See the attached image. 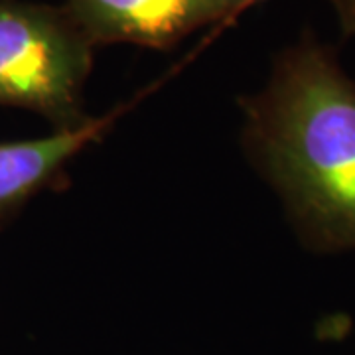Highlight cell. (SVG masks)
<instances>
[{
  "mask_svg": "<svg viewBox=\"0 0 355 355\" xmlns=\"http://www.w3.org/2000/svg\"><path fill=\"white\" fill-rule=\"evenodd\" d=\"M345 36L355 38V0H328Z\"/></svg>",
  "mask_w": 355,
  "mask_h": 355,
  "instance_id": "obj_5",
  "label": "cell"
},
{
  "mask_svg": "<svg viewBox=\"0 0 355 355\" xmlns=\"http://www.w3.org/2000/svg\"><path fill=\"white\" fill-rule=\"evenodd\" d=\"M93 60L95 46L64 6L0 0V105L42 114L55 130L81 127Z\"/></svg>",
  "mask_w": 355,
  "mask_h": 355,
  "instance_id": "obj_2",
  "label": "cell"
},
{
  "mask_svg": "<svg viewBox=\"0 0 355 355\" xmlns=\"http://www.w3.org/2000/svg\"><path fill=\"white\" fill-rule=\"evenodd\" d=\"M241 144L312 253L355 251V79L312 34L239 99Z\"/></svg>",
  "mask_w": 355,
  "mask_h": 355,
  "instance_id": "obj_1",
  "label": "cell"
},
{
  "mask_svg": "<svg viewBox=\"0 0 355 355\" xmlns=\"http://www.w3.org/2000/svg\"><path fill=\"white\" fill-rule=\"evenodd\" d=\"M263 0H64L91 44L170 50L203 26L227 22Z\"/></svg>",
  "mask_w": 355,
  "mask_h": 355,
  "instance_id": "obj_3",
  "label": "cell"
},
{
  "mask_svg": "<svg viewBox=\"0 0 355 355\" xmlns=\"http://www.w3.org/2000/svg\"><path fill=\"white\" fill-rule=\"evenodd\" d=\"M119 107L105 116H91L85 125L53 130L50 137L0 144V221L16 214L40 191L55 188L67 166L95 144L123 114Z\"/></svg>",
  "mask_w": 355,
  "mask_h": 355,
  "instance_id": "obj_4",
  "label": "cell"
}]
</instances>
